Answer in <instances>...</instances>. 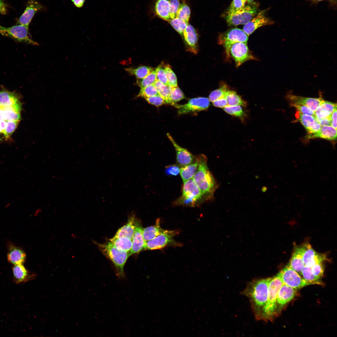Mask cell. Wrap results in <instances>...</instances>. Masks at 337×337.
I'll list each match as a JSON object with an SVG mask.
<instances>
[{
	"instance_id": "6da1fadb",
	"label": "cell",
	"mask_w": 337,
	"mask_h": 337,
	"mask_svg": "<svg viewBox=\"0 0 337 337\" xmlns=\"http://www.w3.org/2000/svg\"><path fill=\"white\" fill-rule=\"evenodd\" d=\"M271 278L255 280L250 282L244 293L249 299L255 317L262 320L267 303L268 285Z\"/></svg>"
},
{
	"instance_id": "7a4b0ae2",
	"label": "cell",
	"mask_w": 337,
	"mask_h": 337,
	"mask_svg": "<svg viewBox=\"0 0 337 337\" xmlns=\"http://www.w3.org/2000/svg\"><path fill=\"white\" fill-rule=\"evenodd\" d=\"M197 156L198 168L193 179L200 191L205 201L212 200L219 184L208 168L206 156L203 154Z\"/></svg>"
},
{
	"instance_id": "3957f363",
	"label": "cell",
	"mask_w": 337,
	"mask_h": 337,
	"mask_svg": "<svg viewBox=\"0 0 337 337\" xmlns=\"http://www.w3.org/2000/svg\"><path fill=\"white\" fill-rule=\"evenodd\" d=\"M97 244L102 253L113 263L118 278L120 280H124L126 276L124 268L129 256V252L117 248L110 242L102 244Z\"/></svg>"
},
{
	"instance_id": "277c9868",
	"label": "cell",
	"mask_w": 337,
	"mask_h": 337,
	"mask_svg": "<svg viewBox=\"0 0 337 337\" xmlns=\"http://www.w3.org/2000/svg\"><path fill=\"white\" fill-rule=\"evenodd\" d=\"M182 190V194L175 201L174 205L195 207L205 201L193 178L183 182Z\"/></svg>"
},
{
	"instance_id": "5b68a950",
	"label": "cell",
	"mask_w": 337,
	"mask_h": 337,
	"mask_svg": "<svg viewBox=\"0 0 337 337\" xmlns=\"http://www.w3.org/2000/svg\"><path fill=\"white\" fill-rule=\"evenodd\" d=\"M258 6L257 3L252 2L237 11H227L223 15L229 26L245 24L258 13Z\"/></svg>"
},
{
	"instance_id": "8992f818",
	"label": "cell",
	"mask_w": 337,
	"mask_h": 337,
	"mask_svg": "<svg viewBox=\"0 0 337 337\" xmlns=\"http://www.w3.org/2000/svg\"><path fill=\"white\" fill-rule=\"evenodd\" d=\"M248 36L241 29L231 28L219 35L218 43L223 46L225 49L227 57L230 56V49L231 46L237 42H243L247 44Z\"/></svg>"
},
{
	"instance_id": "52a82bcc",
	"label": "cell",
	"mask_w": 337,
	"mask_h": 337,
	"mask_svg": "<svg viewBox=\"0 0 337 337\" xmlns=\"http://www.w3.org/2000/svg\"><path fill=\"white\" fill-rule=\"evenodd\" d=\"M283 284L282 280L277 275L271 278L269 284L267 300L264 309L262 319L270 317L274 314L277 308L278 292Z\"/></svg>"
},
{
	"instance_id": "ba28073f",
	"label": "cell",
	"mask_w": 337,
	"mask_h": 337,
	"mask_svg": "<svg viewBox=\"0 0 337 337\" xmlns=\"http://www.w3.org/2000/svg\"><path fill=\"white\" fill-rule=\"evenodd\" d=\"M0 33L3 36L10 37L19 42L34 46L39 45L30 37L28 27L19 24L9 27L0 25Z\"/></svg>"
},
{
	"instance_id": "9c48e42d",
	"label": "cell",
	"mask_w": 337,
	"mask_h": 337,
	"mask_svg": "<svg viewBox=\"0 0 337 337\" xmlns=\"http://www.w3.org/2000/svg\"><path fill=\"white\" fill-rule=\"evenodd\" d=\"M177 230H164L154 239L146 242L144 250H153L163 248L168 246H180L181 244L176 242L174 236L178 234Z\"/></svg>"
},
{
	"instance_id": "30bf717a",
	"label": "cell",
	"mask_w": 337,
	"mask_h": 337,
	"mask_svg": "<svg viewBox=\"0 0 337 337\" xmlns=\"http://www.w3.org/2000/svg\"><path fill=\"white\" fill-rule=\"evenodd\" d=\"M277 275L283 284L296 289L313 284L305 280L288 265L281 270Z\"/></svg>"
},
{
	"instance_id": "8fae6325",
	"label": "cell",
	"mask_w": 337,
	"mask_h": 337,
	"mask_svg": "<svg viewBox=\"0 0 337 337\" xmlns=\"http://www.w3.org/2000/svg\"><path fill=\"white\" fill-rule=\"evenodd\" d=\"M210 105V100L206 97H198L190 99L184 105L177 104L175 106L179 114L199 111L207 109Z\"/></svg>"
},
{
	"instance_id": "7c38bea8",
	"label": "cell",
	"mask_w": 337,
	"mask_h": 337,
	"mask_svg": "<svg viewBox=\"0 0 337 337\" xmlns=\"http://www.w3.org/2000/svg\"><path fill=\"white\" fill-rule=\"evenodd\" d=\"M229 52L235 61L237 67L248 60L255 59L247 44L245 43L239 42L233 44L230 48Z\"/></svg>"
},
{
	"instance_id": "4fadbf2b",
	"label": "cell",
	"mask_w": 337,
	"mask_h": 337,
	"mask_svg": "<svg viewBox=\"0 0 337 337\" xmlns=\"http://www.w3.org/2000/svg\"><path fill=\"white\" fill-rule=\"evenodd\" d=\"M0 107L9 108L20 112L21 105L17 95L6 90L0 91Z\"/></svg>"
},
{
	"instance_id": "5bb4252c",
	"label": "cell",
	"mask_w": 337,
	"mask_h": 337,
	"mask_svg": "<svg viewBox=\"0 0 337 337\" xmlns=\"http://www.w3.org/2000/svg\"><path fill=\"white\" fill-rule=\"evenodd\" d=\"M167 135L175 149L177 162L179 166L183 167L187 165L195 160L196 156L193 155L187 149L179 146L169 133L167 134Z\"/></svg>"
},
{
	"instance_id": "9a60e30c",
	"label": "cell",
	"mask_w": 337,
	"mask_h": 337,
	"mask_svg": "<svg viewBox=\"0 0 337 337\" xmlns=\"http://www.w3.org/2000/svg\"><path fill=\"white\" fill-rule=\"evenodd\" d=\"M272 23V21L265 14V11L258 13L249 22L244 24L243 30L249 36L258 28Z\"/></svg>"
},
{
	"instance_id": "2e32d148",
	"label": "cell",
	"mask_w": 337,
	"mask_h": 337,
	"mask_svg": "<svg viewBox=\"0 0 337 337\" xmlns=\"http://www.w3.org/2000/svg\"><path fill=\"white\" fill-rule=\"evenodd\" d=\"M303 260L305 266L311 267L313 265L323 262L327 259L325 255L316 252L308 243L303 245Z\"/></svg>"
},
{
	"instance_id": "e0dca14e",
	"label": "cell",
	"mask_w": 337,
	"mask_h": 337,
	"mask_svg": "<svg viewBox=\"0 0 337 337\" xmlns=\"http://www.w3.org/2000/svg\"><path fill=\"white\" fill-rule=\"evenodd\" d=\"M42 6L37 1L29 0L23 13L18 19L17 23L28 27L32 18L35 14L42 9Z\"/></svg>"
},
{
	"instance_id": "ac0fdd59",
	"label": "cell",
	"mask_w": 337,
	"mask_h": 337,
	"mask_svg": "<svg viewBox=\"0 0 337 337\" xmlns=\"http://www.w3.org/2000/svg\"><path fill=\"white\" fill-rule=\"evenodd\" d=\"M295 116L308 133L309 135L318 132L321 126L314 116L304 114L297 111Z\"/></svg>"
},
{
	"instance_id": "d6986e66",
	"label": "cell",
	"mask_w": 337,
	"mask_h": 337,
	"mask_svg": "<svg viewBox=\"0 0 337 337\" xmlns=\"http://www.w3.org/2000/svg\"><path fill=\"white\" fill-rule=\"evenodd\" d=\"M143 229L140 222L138 221L132 239V246L129 252V256L138 253L144 249L146 242L143 236Z\"/></svg>"
},
{
	"instance_id": "ffe728a7",
	"label": "cell",
	"mask_w": 337,
	"mask_h": 337,
	"mask_svg": "<svg viewBox=\"0 0 337 337\" xmlns=\"http://www.w3.org/2000/svg\"><path fill=\"white\" fill-rule=\"evenodd\" d=\"M287 98L290 103L294 102L304 105L314 112L323 102L324 100L321 97L313 98L305 97L288 93Z\"/></svg>"
},
{
	"instance_id": "44dd1931",
	"label": "cell",
	"mask_w": 337,
	"mask_h": 337,
	"mask_svg": "<svg viewBox=\"0 0 337 337\" xmlns=\"http://www.w3.org/2000/svg\"><path fill=\"white\" fill-rule=\"evenodd\" d=\"M138 222L135 214H132L127 223L118 229L113 238L126 237L132 240Z\"/></svg>"
},
{
	"instance_id": "7402d4cb",
	"label": "cell",
	"mask_w": 337,
	"mask_h": 337,
	"mask_svg": "<svg viewBox=\"0 0 337 337\" xmlns=\"http://www.w3.org/2000/svg\"><path fill=\"white\" fill-rule=\"evenodd\" d=\"M303 252L302 245L295 247L288 264L291 268L300 274H301L305 266L303 260Z\"/></svg>"
},
{
	"instance_id": "603a6c76",
	"label": "cell",
	"mask_w": 337,
	"mask_h": 337,
	"mask_svg": "<svg viewBox=\"0 0 337 337\" xmlns=\"http://www.w3.org/2000/svg\"><path fill=\"white\" fill-rule=\"evenodd\" d=\"M296 289L283 284L277 295L276 304L282 306L290 301L295 297Z\"/></svg>"
},
{
	"instance_id": "cb8c5ba5",
	"label": "cell",
	"mask_w": 337,
	"mask_h": 337,
	"mask_svg": "<svg viewBox=\"0 0 337 337\" xmlns=\"http://www.w3.org/2000/svg\"><path fill=\"white\" fill-rule=\"evenodd\" d=\"M337 109L336 103L325 100L314 112V117L319 118H327L330 120L331 115Z\"/></svg>"
},
{
	"instance_id": "d4e9b609",
	"label": "cell",
	"mask_w": 337,
	"mask_h": 337,
	"mask_svg": "<svg viewBox=\"0 0 337 337\" xmlns=\"http://www.w3.org/2000/svg\"><path fill=\"white\" fill-rule=\"evenodd\" d=\"M309 139L321 138L329 140H335L337 138V129L331 125L321 126L319 130L311 135H309Z\"/></svg>"
},
{
	"instance_id": "484cf974",
	"label": "cell",
	"mask_w": 337,
	"mask_h": 337,
	"mask_svg": "<svg viewBox=\"0 0 337 337\" xmlns=\"http://www.w3.org/2000/svg\"><path fill=\"white\" fill-rule=\"evenodd\" d=\"M7 260L15 265L22 264L25 261L26 255L20 248L14 246L10 247L7 255Z\"/></svg>"
},
{
	"instance_id": "4316f807",
	"label": "cell",
	"mask_w": 337,
	"mask_h": 337,
	"mask_svg": "<svg viewBox=\"0 0 337 337\" xmlns=\"http://www.w3.org/2000/svg\"><path fill=\"white\" fill-rule=\"evenodd\" d=\"M154 8L156 14L159 17L168 22L171 20L168 0H157Z\"/></svg>"
},
{
	"instance_id": "83f0119b",
	"label": "cell",
	"mask_w": 337,
	"mask_h": 337,
	"mask_svg": "<svg viewBox=\"0 0 337 337\" xmlns=\"http://www.w3.org/2000/svg\"><path fill=\"white\" fill-rule=\"evenodd\" d=\"M198 160L196 156L195 160L192 163L180 168L179 174L184 182L193 178L198 168Z\"/></svg>"
},
{
	"instance_id": "f1b7e54d",
	"label": "cell",
	"mask_w": 337,
	"mask_h": 337,
	"mask_svg": "<svg viewBox=\"0 0 337 337\" xmlns=\"http://www.w3.org/2000/svg\"><path fill=\"white\" fill-rule=\"evenodd\" d=\"M164 230L160 227L159 219L157 220L155 225L143 229V234L146 242L152 240Z\"/></svg>"
},
{
	"instance_id": "f546056e",
	"label": "cell",
	"mask_w": 337,
	"mask_h": 337,
	"mask_svg": "<svg viewBox=\"0 0 337 337\" xmlns=\"http://www.w3.org/2000/svg\"><path fill=\"white\" fill-rule=\"evenodd\" d=\"M157 90L159 95L164 99L165 103L169 104L174 107L177 104L172 102L169 96V87L157 80L153 85Z\"/></svg>"
},
{
	"instance_id": "4dcf8cb0",
	"label": "cell",
	"mask_w": 337,
	"mask_h": 337,
	"mask_svg": "<svg viewBox=\"0 0 337 337\" xmlns=\"http://www.w3.org/2000/svg\"><path fill=\"white\" fill-rule=\"evenodd\" d=\"M183 35L188 45L192 48H195L198 41V37L194 27L188 23L183 32Z\"/></svg>"
},
{
	"instance_id": "1f68e13d",
	"label": "cell",
	"mask_w": 337,
	"mask_h": 337,
	"mask_svg": "<svg viewBox=\"0 0 337 337\" xmlns=\"http://www.w3.org/2000/svg\"><path fill=\"white\" fill-rule=\"evenodd\" d=\"M110 242L117 248L129 252L132 246V240L126 237H120L109 239Z\"/></svg>"
},
{
	"instance_id": "d6a6232c",
	"label": "cell",
	"mask_w": 337,
	"mask_h": 337,
	"mask_svg": "<svg viewBox=\"0 0 337 337\" xmlns=\"http://www.w3.org/2000/svg\"><path fill=\"white\" fill-rule=\"evenodd\" d=\"M228 106H246L247 104L235 91L228 90L225 96Z\"/></svg>"
},
{
	"instance_id": "836d02e7",
	"label": "cell",
	"mask_w": 337,
	"mask_h": 337,
	"mask_svg": "<svg viewBox=\"0 0 337 337\" xmlns=\"http://www.w3.org/2000/svg\"><path fill=\"white\" fill-rule=\"evenodd\" d=\"M130 75L134 76L138 79L144 78L153 70L150 67L141 66L136 68H128L125 69Z\"/></svg>"
},
{
	"instance_id": "e575fe53",
	"label": "cell",
	"mask_w": 337,
	"mask_h": 337,
	"mask_svg": "<svg viewBox=\"0 0 337 337\" xmlns=\"http://www.w3.org/2000/svg\"><path fill=\"white\" fill-rule=\"evenodd\" d=\"M159 67V65L144 78L138 79L137 82L140 89L154 85L157 80V73Z\"/></svg>"
},
{
	"instance_id": "d590c367",
	"label": "cell",
	"mask_w": 337,
	"mask_h": 337,
	"mask_svg": "<svg viewBox=\"0 0 337 337\" xmlns=\"http://www.w3.org/2000/svg\"><path fill=\"white\" fill-rule=\"evenodd\" d=\"M303 278L306 281L312 283L313 285H322L320 279L315 276L312 273L311 267L305 266L301 272Z\"/></svg>"
},
{
	"instance_id": "8d00e7d4",
	"label": "cell",
	"mask_w": 337,
	"mask_h": 337,
	"mask_svg": "<svg viewBox=\"0 0 337 337\" xmlns=\"http://www.w3.org/2000/svg\"><path fill=\"white\" fill-rule=\"evenodd\" d=\"M13 272L15 279L18 282L24 281L27 275V272L22 264L15 265L13 268Z\"/></svg>"
},
{
	"instance_id": "74e56055",
	"label": "cell",
	"mask_w": 337,
	"mask_h": 337,
	"mask_svg": "<svg viewBox=\"0 0 337 337\" xmlns=\"http://www.w3.org/2000/svg\"><path fill=\"white\" fill-rule=\"evenodd\" d=\"M190 15L189 7L185 3L180 4L177 12L176 17L188 23Z\"/></svg>"
},
{
	"instance_id": "f35d334b",
	"label": "cell",
	"mask_w": 337,
	"mask_h": 337,
	"mask_svg": "<svg viewBox=\"0 0 337 337\" xmlns=\"http://www.w3.org/2000/svg\"><path fill=\"white\" fill-rule=\"evenodd\" d=\"M2 108L3 110V120L7 121H19L21 119V115L20 112L16 111L11 109Z\"/></svg>"
},
{
	"instance_id": "ab89813d",
	"label": "cell",
	"mask_w": 337,
	"mask_h": 337,
	"mask_svg": "<svg viewBox=\"0 0 337 337\" xmlns=\"http://www.w3.org/2000/svg\"><path fill=\"white\" fill-rule=\"evenodd\" d=\"M228 90L226 85H222L218 89L212 91L209 95V100L213 102L217 100L225 98L226 94Z\"/></svg>"
},
{
	"instance_id": "60d3db41",
	"label": "cell",
	"mask_w": 337,
	"mask_h": 337,
	"mask_svg": "<svg viewBox=\"0 0 337 337\" xmlns=\"http://www.w3.org/2000/svg\"><path fill=\"white\" fill-rule=\"evenodd\" d=\"M158 95L157 89L153 85L140 89L137 97H140L145 98Z\"/></svg>"
},
{
	"instance_id": "b9f144b4",
	"label": "cell",
	"mask_w": 337,
	"mask_h": 337,
	"mask_svg": "<svg viewBox=\"0 0 337 337\" xmlns=\"http://www.w3.org/2000/svg\"><path fill=\"white\" fill-rule=\"evenodd\" d=\"M168 87L170 98L172 102L175 103L184 98L183 92L178 86Z\"/></svg>"
},
{
	"instance_id": "7bdbcfd3",
	"label": "cell",
	"mask_w": 337,
	"mask_h": 337,
	"mask_svg": "<svg viewBox=\"0 0 337 337\" xmlns=\"http://www.w3.org/2000/svg\"><path fill=\"white\" fill-rule=\"evenodd\" d=\"M168 22L174 29L181 35H183V31L188 23L177 17L171 20Z\"/></svg>"
},
{
	"instance_id": "ee69618b",
	"label": "cell",
	"mask_w": 337,
	"mask_h": 337,
	"mask_svg": "<svg viewBox=\"0 0 337 337\" xmlns=\"http://www.w3.org/2000/svg\"><path fill=\"white\" fill-rule=\"evenodd\" d=\"M227 114L238 117L242 118L245 115L240 105L227 106L223 109Z\"/></svg>"
},
{
	"instance_id": "f6af8a7d",
	"label": "cell",
	"mask_w": 337,
	"mask_h": 337,
	"mask_svg": "<svg viewBox=\"0 0 337 337\" xmlns=\"http://www.w3.org/2000/svg\"><path fill=\"white\" fill-rule=\"evenodd\" d=\"M168 80V86L170 87L178 86L176 76L171 69L168 66L165 67Z\"/></svg>"
},
{
	"instance_id": "bcb514c9",
	"label": "cell",
	"mask_w": 337,
	"mask_h": 337,
	"mask_svg": "<svg viewBox=\"0 0 337 337\" xmlns=\"http://www.w3.org/2000/svg\"><path fill=\"white\" fill-rule=\"evenodd\" d=\"M290 105L302 114L314 116V112L304 105L294 102H291Z\"/></svg>"
},
{
	"instance_id": "7dc6e473",
	"label": "cell",
	"mask_w": 337,
	"mask_h": 337,
	"mask_svg": "<svg viewBox=\"0 0 337 337\" xmlns=\"http://www.w3.org/2000/svg\"><path fill=\"white\" fill-rule=\"evenodd\" d=\"M170 15L171 20L176 17L177 12L180 6L179 0H170Z\"/></svg>"
},
{
	"instance_id": "c3c4849f",
	"label": "cell",
	"mask_w": 337,
	"mask_h": 337,
	"mask_svg": "<svg viewBox=\"0 0 337 337\" xmlns=\"http://www.w3.org/2000/svg\"><path fill=\"white\" fill-rule=\"evenodd\" d=\"M246 2L245 0H233L227 11L234 12L243 8Z\"/></svg>"
},
{
	"instance_id": "681fc988",
	"label": "cell",
	"mask_w": 337,
	"mask_h": 337,
	"mask_svg": "<svg viewBox=\"0 0 337 337\" xmlns=\"http://www.w3.org/2000/svg\"><path fill=\"white\" fill-rule=\"evenodd\" d=\"M322 262L316 264L311 267V271L313 274L320 279L323 276L324 272Z\"/></svg>"
},
{
	"instance_id": "f907efd6",
	"label": "cell",
	"mask_w": 337,
	"mask_h": 337,
	"mask_svg": "<svg viewBox=\"0 0 337 337\" xmlns=\"http://www.w3.org/2000/svg\"><path fill=\"white\" fill-rule=\"evenodd\" d=\"M163 64L159 65V67L157 73V79L164 84L168 85V80L165 67H163Z\"/></svg>"
},
{
	"instance_id": "816d5d0a",
	"label": "cell",
	"mask_w": 337,
	"mask_h": 337,
	"mask_svg": "<svg viewBox=\"0 0 337 337\" xmlns=\"http://www.w3.org/2000/svg\"><path fill=\"white\" fill-rule=\"evenodd\" d=\"M145 99L149 103L156 106H159L166 103L159 95Z\"/></svg>"
},
{
	"instance_id": "f5cc1de1",
	"label": "cell",
	"mask_w": 337,
	"mask_h": 337,
	"mask_svg": "<svg viewBox=\"0 0 337 337\" xmlns=\"http://www.w3.org/2000/svg\"><path fill=\"white\" fill-rule=\"evenodd\" d=\"M19 121H7V125L5 130V137L9 138L16 128Z\"/></svg>"
},
{
	"instance_id": "db71d44e",
	"label": "cell",
	"mask_w": 337,
	"mask_h": 337,
	"mask_svg": "<svg viewBox=\"0 0 337 337\" xmlns=\"http://www.w3.org/2000/svg\"><path fill=\"white\" fill-rule=\"evenodd\" d=\"M180 168L177 165H171L165 167V173L168 175L176 176L179 173Z\"/></svg>"
},
{
	"instance_id": "11a10c76",
	"label": "cell",
	"mask_w": 337,
	"mask_h": 337,
	"mask_svg": "<svg viewBox=\"0 0 337 337\" xmlns=\"http://www.w3.org/2000/svg\"><path fill=\"white\" fill-rule=\"evenodd\" d=\"M212 103L214 106L218 108H224L228 106L227 101L225 98L217 100Z\"/></svg>"
},
{
	"instance_id": "9f6ffc18",
	"label": "cell",
	"mask_w": 337,
	"mask_h": 337,
	"mask_svg": "<svg viewBox=\"0 0 337 337\" xmlns=\"http://www.w3.org/2000/svg\"><path fill=\"white\" fill-rule=\"evenodd\" d=\"M330 125L337 129V109L333 111L331 115Z\"/></svg>"
},
{
	"instance_id": "6f0895ef",
	"label": "cell",
	"mask_w": 337,
	"mask_h": 337,
	"mask_svg": "<svg viewBox=\"0 0 337 337\" xmlns=\"http://www.w3.org/2000/svg\"><path fill=\"white\" fill-rule=\"evenodd\" d=\"M315 118L317 121L321 126L330 125V119L327 118L321 119Z\"/></svg>"
},
{
	"instance_id": "680465c9",
	"label": "cell",
	"mask_w": 337,
	"mask_h": 337,
	"mask_svg": "<svg viewBox=\"0 0 337 337\" xmlns=\"http://www.w3.org/2000/svg\"><path fill=\"white\" fill-rule=\"evenodd\" d=\"M74 5L77 7H82L84 3L85 0H71Z\"/></svg>"
},
{
	"instance_id": "91938a15",
	"label": "cell",
	"mask_w": 337,
	"mask_h": 337,
	"mask_svg": "<svg viewBox=\"0 0 337 337\" xmlns=\"http://www.w3.org/2000/svg\"><path fill=\"white\" fill-rule=\"evenodd\" d=\"M6 12V5L2 0H0V13L2 14H5Z\"/></svg>"
},
{
	"instance_id": "94428289",
	"label": "cell",
	"mask_w": 337,
	"mask_h": 337,
	"mask_svg": "<svg viewBox=\"0 0 337 337\" xmlns=\"http://www.w3.org/2000/svg\"><path fill=\"white\" fill-rule=\"evenodd\" d=\"M7 125V121L2 120L0 121V127L5 136V130Z\"/></svg>"
},
{
	"instance_id": "6125c7cd",
	"label": "cell",
	"mask_w": 337,
	"mask_h": 337,
	"mask_svg": "<svg viewBox=\"0 0 337 337\" xmlns=\"http://www.w3.org/2000/svg\"><path fill=\"white\" fill-rule=\"evenodd\" d=\"M3 109L0 107V121L3 120Z\"/></svg>"
},
{
	"instance_id": "be15d7a7",
	"label": "cell",
	"mask_w": 337,
	"mask_h": 337,
	"mask_svg": "<svg viewBox=\"0 0 337 337\" xmlns=\"http://www.w3.org/2000/svg\"><path fill=\"white\" fill-rule=\"evenodd\" d=\"M246 2H247L249 3H251L253 2L254 0H245Z\"/></svg>"
},
{
	"instance_id": "e7e4bbea",
	"label": "cell",
	"mask_w": 337,
	"mask_h": 337,
	"mask_svg": "<svg viewBox=\"0 0 337 337\" xmlns=\"http://www.w3.org/2000/svg\"><path fill=\"white\" fill-rule=\"evenodd\" d=\"M3 134V135H4V134H3V133L2 132V129H1V128H0V134Z\"/></svg>"
},
{
	"instance_id": "03108f58",
	"label": "cell",
	"mask_w": 337,
	"mask_h": 337,
	"mask_svg": "<svg viewBox=\"0 0 337 337\" xmlns=\"http://www.w3.org/2000/svg\"><path fill=\"white\" fill-rule=\"evenodd\" d=\"M312 0L314 1H320L324 0Z\"/></svg>"
}]
</instances>
